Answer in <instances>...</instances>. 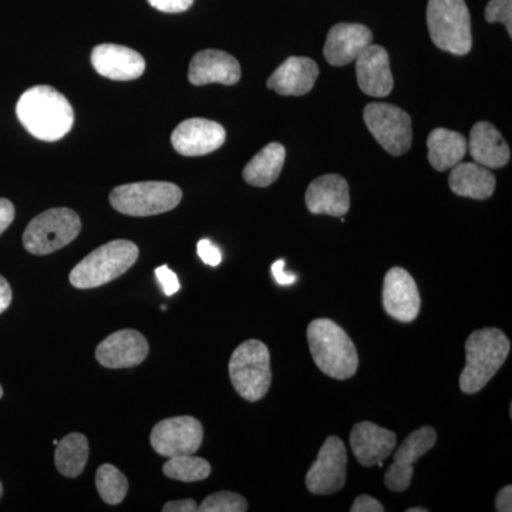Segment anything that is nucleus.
<instances>
[{"instance_id":"18","label":"nucleus","mask_w":512,"mask_h":512,"mask_svg":"<svg viewBox=\"0 0 512 512\" xmlns=\"http://www.w3.org/2000/svg\"><path fill=\"white\" fill-rule=\"evenodd\" d=\"M305 201L312 214L345 217L350 208L348 181L338 174L322 175L309 185Z\"/></svg>"},{"instance_id":"15","label":"nucleus","mask_w":512,"mask_h":512,"mask_svg":"<svg viewBox=\"0 0 512 512\" xmlns=\"http://www.w3.org/2000/svg\"><path fill=\"white\" fill-rule=\"evenodd\" d=\"M147 339L133 329H123L107 336L97 346L96 359L107 369H127L143 363L148 355Z\"/></svg>"},{"instance_id":"43","label":"nucleus","mask_w":512,"mask_h":512,"mask_svg":"<svg viewBox=\"0 0 512 512\" xmlns=\"http://www.w3.org/2000/svg\"><path fill=\"white\" fill-rule=\"evenodd\" d=\"M2 396H3V389H2V386H0V399H2Z\"/></svg>"},{"instance_id":"23","label":"nucleus","mask_w":512,"mask_h":512,"mask_svg":"<svg viewBox=\"0 0 512 512\" xmlns=\"http://www.w3.org/2000/svg\"><path fill=\"white\" fill-rule=\"evenodd\" d=\"M467 143L473 160L485 168H503L510 161V147L503 134L487 121H480L471 128Z\"/></svg>"},{"instance_id":"36","label":"nucleus","mask_w":512,"mask_h":512,"mask_svg":"<svg viewBox=\"0 0 512 512\" xmlns=\"http://www.w3.org/2000/svg\"><path fill=\"white\" fill-rule=\"evenodd\" d=\"M15 220V207L6 198H0V235L6 231Z\"/></svg>"},{"instance_id":"11","label":"nucleus","mask_w":512,"mask_h":512,"mask_svg":"<svg viewBox=\"0 0 512 512\" xmlns=\"http://www.w3.org/2000/svg\"><path fill=\"white\" fill-rule=\"evenodd\" d=\"M202 439V424L191 416L170 417L160 421L150 434V443L156 453L168 458L197 453Z\"/></svg>"},{"instance_id":"27","label":"nucleus","mask_w":512,"mask_h":512,"mask_svg":"<svg viewBox=\"0 0 512 512\" xmlns=\"http://www.w3.org/2000/svg\"><path fill=\"white\" fill-rule=\"evenodd\" d=\"M55 463L64 477H79L89 460V441L80 433L64 437L56 446Z\"/></svg>"},{"instance_id":"6","label":"nucleus","mask_w":512,"mask_h":512,"mask_svg":"<svg viewBox=\"0 0 512 512\" xmlns=\"http://www.w3.org/2000/svg\"><path fill=\"white\" fill-rule=\"evenodd\" d=\"M427 26L434 45L444 52L464 56L473 47L470 12L464 0H430Z\"/></svg>"},{"instance_id":"13","label":"nucleus","mask_w":512,"mask_h":512,"mask_svg":"<svg viewBox=\"0 0 512 512\" xmlns=\"http://www.w3.org/2000/svg\"><path fill=\"white\" fill-rule=\"evenodd\" d=\"M383 308L390 318L402 323L413 322L419 316V288L406 269L396 266L384 276Z\"/></svg>"},{"instance_id":"20","label":"nucleus","mask_w":512,"mask_h":512,"mask_svg":"<svg viewBox=\"0 0 512 512\" xmlns=\"http://www.w3.org/2000/svg\"><path fill=\"white\" fill-rule=\"evenodd\" d=\"M370 29L359 23H338L329 30L323 55L332 66H346L355 62L367 46L372 45Z\"/></svg>"},{"instance_id":"31","label":"nucleus","mask_w":512,"mask_h":512,"mask_svg":"<svg viewBox=\"0 0 512 512\" xmlns=\"http://www.w3.org/2000/svg\"><path fill=\"white\" fill-rule=\"evenodd\" d=\"M488 23L501 22L512 36V0H490L485 8Z\"/></svg>"},{"instance_id":"2","label":"nucleus","mask_w":512,"mask_h":512,"mask_svg":"<svg viewBox=\"0 0 512 512\" xmlns=\"http://www.w3.org/2000/svg\"><path fill=\"white\" fill-rule=\"evenodd\" d=\"M308 342L313 362L320 372L336 380L356 375L359 355L345 329L330 319H315L308 326Z\"/></svg>"},{"instance_id":"37","label":"nucleus","mask_w":512,"mask_h":512,"mask_svg":"<svg viewBox=\"0 0 512 512\" xmlns=\"http://www.w3.org/2000/svg\"><path fill=\"white\" fill-rule=\"evenodd\" d=\"M272 275H274L275 281L278 282L279 285H292L293 282L296 281V276L292 274H288L285 271V261L284 259H279L276 261L274 265H272Z\"/></svg>"},{"instance_id":"5","label":"nucleus","mask_w":512,"mask_h":512,"mask_svg":"<svg viewBox=\"0 0 512 512\" xmlns=\"http://www.w3.org/2000/svg\"><path fill=\"white\" fill-rule=\"evenodd\" d=\"M229 377L239 396L247 402H259L272 382L271 355L261 340L241 343L229 359Z\"/></svg>"},{"instance_id":"34","label":"nucleus","mask_w":512,"mask_h":512,"mask_svg":"<svg viewBox=\"0 0 512 512\" xmlns=\"http://www.w3.org/2000/svg\"><path fill=\"white\" fill-rule=\"evenodd\" d=\"M154 9L164 13H181L191 8L194 0H148Z\"/></svg>"},{"instance_id":"17","label":"nucleus","mask_w":512,"mask_h":512,"mask_svg":"<svg viewBox=\"0 0 512 512\" xmlns=\"http://www.w3.org/2000/svg\"><path fill=\"white\" fill-rule=\"evenodd\" d=\"M92 64L100 76L117 82L136 80L146 70V60L140 53L130 47L110 43L94 47Z\"/></svg>"},{"instance_id":"39","label":"nucleus","mask_w":512,"mask_h":512,"mask_svg":"<svg viewBox=\"0 0 512 512\" xmlns=\"http://www.w3.org/2000/svg\"><path fill=\"white\" fill-rule=\"evenodd\" d=\"M164 512H194L198 511V505L194 500L171 501L163 507Z\"/></svg>"},{"instance_id":"22","label":"nucleus","mask_w":512,"mask_h":512,"mask_svg":"<svg viewBox=\"0 0 512 512\" xmlns=\"http://www.w3.org/2000/svg\"><path fill=\"white\" fill-rule=\"evenodd\" d=\"M318 64L309 57H288L268 79V89L281 96H305L315 86Z\"/></svg>"},{"instance_id":"1","label":"nucleus","mask_w":512,"mask_h":512,"mask_svg":"<svg viewBox=\"0 0 512 512\" xmlns=\"http://www.w3.org/2000/svg\"><path fill=\"white\" fill-rule=\"evenodd\" d=\"M16 114L22 126L42 141H57L72 130V104L50 86H36L20 96Z\"/></svg>"},{"instance_id":"19","label":"nucleus","mask_w":512,"mask_h":512,"mask_svg":"<svg viewBox=\"0 0 512 512\" xmlns=\"http://www.w3.org/2000/svg\"><path fill=\"white\" fill-rule=\"evenodd\" d=\"M356 62L357 84L367 96L387 97L392 93L394 80L389 53L382 46H367Z\"/></svg>"},{"instance_id":"32","label":"nucleus","mask_w":512,"mask_h":512,"mask_svg":"<svg viewBox=\"0 0 512 512\" xmlns=\"http://www.w3.org/2000/svg\"><path fill=\"white\" fill-rule=\"evenodd\" d=\"M198 255L204 264L218 266L222 261V254L217 245L212 244L210 239H201L197 245Z\"/></svg>"},{"instance_id":"30","label":"nucleus","mask_w":512,"mask_h":512,"mask_svg":"<svg viewBox=\"0 0 512 512\" xmlns=\"http://www.w3.org/2000/svg\"><path fill=\"white\" fill-rule=\"evenodd\" d=\"M200 512H245L248 511V501L242 495L231 493V491H220L208 495L201 505H198Z\"/></svg>"},{"instance_id":"7","label":"nucleus","mask_w":512,"mask_h":512,"mask_svg":"<svg viewBox=\"0 0 512 512\" xmlns=\"http://www.w3.org/2000/svg\"><path fill=\"white\" fill-rule=\"evenodd\" d=\"M181 200V188L164 181L124 184L114 188L110 194L111 207L130 217L164 214L174 210Z\"/></svg>"},{"instance_id":"10","label":"nucleus","mask_w":512,"mask_h":512,"mask_svg":"<svg viewBox=\"0 0 512 512\" xmlns=\"http://www.w3.org/2000/svg\"><path fill=\"white\" fill-rule=\"evenodd\" d=\"M346 474L348 453L345 443L339 437L330 436L306 474V487L315 495L335 494L345 487Z\"/></svg>"},{"instance_id":"41","label":"nucleus","mask_w":512,"mask_h":512,"mask_svg":"<svg viewBox=\"0 0 512 512\" xmlns=\"http://www.w3.org/2000/svg\"><path fill=\"white\" fill-rule=\"evenodd\" d=\"M429 510H427V508H419V507H414V508H409V510H407V512H427Z\"/></svg>"},{"instance_id":"25","label":"nucleus","mask_w":512,"mask_h":512,"mask_svg":"<svg viewBox=\"0 0 512 512\" xmlns=\"http://www.w3.org/2000/svg\"><path fill=\"white\" fill-rule=\"evenodd\" d=\"M427 147L430 164L437 171H447L456 167L466 157L468 151L466 137L447 128H436L431 131Z\"/></svg>"},{"instance_id":"35","label":"nucleus","mask_w":512,"mask_h":512,"mask_svg":"<svg viewBox=\"0 0 512 512\" xmlns=\"http://www.w3.org/2000/svg\"><path fill=\"white\" fill-rule=\"evenodd\" d=\"M352 512H383L384 507L382 503L376 500V498L370 497V495H359L353 503Z\"/></svg>"},{"instance_id":"8","label":"nucleus","mask_w":512,"mask_h":512,"mask_svg":"<svg viewBox=\"0 0 512 512\" xmlns=\"http://www.w3.org/2000/svg\"><path fill=\"white\" fill-rule=\"evenodd\" d=\"M82 231V221L69 208H52L33 218L23 234V247L33 255H49L69 245Z\"/></svg>"},{"instance_id":"38","label":"nucleus","mask_w":512,"mask_h":512,"mask_svg":"<svg viewBox=\"0 0 512 512\" xmlns=\"http://www.w3.org/2000/svg\"><path fill=\"white\" fill-rule=\"evenodd\" d=\"M495 510L498 512H511L512 511V487L505 485L501 488L500 493L495 498Z\"/></svg>"},{"instance_id":"33","label":"nucleus","mask_w":512,"mask_h":512,"mask_svg":"<svg viewBox=\"0 0 512 512\" xmlns=\"http://www.w3.org/2000/svg\"><path fill=\"white\" fill-rule=\"evenodd\" d=\"M156 276L160 285L163 286L165 295L173 296L174 293L180 291V281H178L177 275L168 266H158Z\"/></svg>"},{"instance_id":"4","label":"nucleus","mask_w":512,"mask_h":512,"mask_svg":"<svg viewBox=\"0 0 512 512\" xmlns=\"http://www.w3.org/2000/svg\"><path fill=\"white\" fill-rule=\"evenodd\" d=\"M138 254L140 252L134 242L126 239L107 242L74 266L69 276L70 284L77 289H93L109 284L136 264Z\"/></svg>"},{"instance_id":"21","label":"nucleus","mask_w":512,"mask_h":512,"mask_svg":"<svg viewBox=\"0 0 512 512\" xmlns=\"http://www.w3.org/2000/svg\"><path fill=\"white\" fill-rule=\"evenodd\" d=\"M188 80L194 86L212 83L234 86L241 80V66L234 56L221 50H202L192 57Z\"/></svg>"},{"instance_id":"29","label":"nucleus","mask_w":512,"mask_h":512,"mask_svg":"<svg viewBox=\"0 0 512 512\" xmlns=\"http://www.w3.org/2000/svg\"><path fill=\"white\" fill-rule=\"evenodd\" d=\"M96 487L104 503L109 505L123 503L128 493L126 476L113 464H103L97 470Z\"/></svg>"},{"instance_id":"28","label":"nucleus","mask_w":512,"mask_h":512,"mask_svg":"<svg viewBox=\"0 0 512 512\" xmlns=\"http://www.w3.org/2000/svg\"><path fill=\"white\" fill-rule=\"evenodd\" d=\"M163 473L168 478L183 481V483H197L211 476V464L204 458L187 454V456L171 457L164 464Z\"/></svg>"},{"instance_id":"12","label":"nucleus","mask_w":512,"mask_h":512,"mask_svg":"<svg viewBox=\"0 0 512 512\" xmlns=\"http://www.w3.org/2000/svg\"><path fill=\"white\" fill-rule=\"evenodd\" d=\"M437 431L430 426L420 427L409 434L402 446L397 448L393 463L387 468L384 484L394 493H402L412 484L414 464L436 446Z\"/></svg>"},{"instance_id":"14","label":"nucleus","mask_w":512,"mask_h":512,"mask_svg":"<svg viewBox=\"0 0 512 512\" xmlns=\"http://www.w3.org/2000/svg\"><path fill=\"white\" fill-rule=\"evenodd\" d=\"M227 138L220 123L207 119L185 120L173 131L171 144L185 157H200L214 153Z\"/></svg>"},{"instance_id":"3","label":"nucleus","mask_w":512,"mask_h":512,"mask_svg":"<svg viewBox=\"0 0 512 512\" xmlns=\"http://www.w3.org/2000/svg\"><path fill=\"white\" fill-rule=\"evenodd\" d=\"M511 342L503 330L485 328L476 330L466 342V366L460 375V389L476 394L487 386L510 355Z\"/></svg>"},{"instance_id":"9","label":"nucleus","mask_w":512,"mask_h":512,"mask_svg":"<svg viewBox=\"0 0 512 512\" xmlns=\"http://www.w3.org/2000/svg\"><path fill=\"white\" fill-rule=\"evenodd\" d=\"M363 119L372 136L392 156H403L412 147V119L393 104H367Z\"/></svg>"},{"instance_id":"42","label":"nucleus","mask_w":512,"mask_h":512,"mask_svg":"<svg viewBox=\"0 0 512 512\" xmlns=\"http://www.w3.org/2000/svg\"><path fill=\"white\" fill-rule=\"evenodd\" d=\"M2 494H3V487H2V483H0V498H2Z\"/></svg>"},{"instance_id":"16","label":"nucleus","mask_w":512,"mask_h":512,"mask_svg":"<svg viewBox=\"0 0 512 512\" xmlns=\"http://www.w3.org/2000/svg\"><path fill=\"white\" fill-rule=\"evenodd\" d=\"M396 441V433L372 421H360L350 433V447L363 467H382L383 461L392 456Z\"/></svg>"},{"instance_id":"40","label":"nucleus","mask_w":512,"mask_h":512,"mask_svg":"<svg viewBox=\"0 0 512 512\" xmlns=\"http://www.w3.org/2000/svg\"><path fill=\"white\" fill-rule=\"evenodd\" d=\"M12 288L3 276H0V313L6 311L12 303Z\"/></svg>"},{"instance_id":"24","label":"nucleus","mask_w":512,"mask_h":512,"mask_svg":"<svg viewBox=\"0 0 512 512\" xmlns=\"http://www.w3.org/2000/svg\"><path fill=\"white\" fill-rule=\"evenodd\" d=\"M494 174L477 163H458L451 168L448 185L454 194L473 200H487L495 191Z\"/></svg>"},{"instance_id":"26","label":"nucleus","mask_w":512,"mask_h":512,"mask_svg":"<svg viewBox=\"0 0 512 512\" xmlns=\"http://www.w3.org/2000/svg\"><path fill=\"white\" fill-rule=\"evenodd\" d=\"M286 150L282 144L271 143L262 148L242 171V177L254 187H269L278 180L284 168Z\"/></svg>"}]
</instances>
